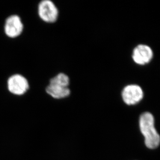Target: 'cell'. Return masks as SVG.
<instances>
[{"label":"cell","instance_id":"6da1fadb","mask_svg":"<svg viewBox=\"0 0 160 160\" xmlns=\"http://www.w3.org/2000/svg\"><path fill=\"white\" fill-rule=\"evenodd\" d=\"M139 128L145 138V145L148 148L153 149L159 146L160 135L154 127V118L152 113L145 112L140 116Z\"/></svg>","mask_w":160,"mask_h":160},{"label":"cell","instance_id":"52a82bcc","mask_svg":"<svg viewBox=\"0 0 160 160\" xmlns=\"http://www.w3.org/2000/svg\"><path fill=\"white\" fill-rule=\"evenodd\" d=\"M46 93L54 100H61L67 98L71 93L69 87L48 82L45 88Z\"/></svg>","mask_w":160,"mask_h":160},{"label":"cell","instance_id":"5b68a950","mask_svg":"<svg viewBox=\"0 0 160 160\" xmlns=\"http://www.w3.org/2000/svg\"><path fill=\"white\" fill-rule=\"evenodd\" d=\"M24 26L21 18L17 15L9 16L5 20L4 32L7 37L16 38L22 33Z\"/></svg>","mask_w":160,"mask_h":160},{"label":"cell","instance_id":"277c9868","mask_svg":"<svg viewBox=\"0 0 160 160\" xmlns=\"http://www.w3.org/2000/svg\"><path fill=\"white\" fill-rule=\"evenodd\" d=\"M7 88L8 92L12 95L22 96L29 90V82L23 76L20 74H14L8 78Z\"/></svg>","mask_w":160,"mask_h":160},{"label":"cell","instance_id":"8992f818","mask_svg":"<svg viewBox=\"0 0 160 160\" xmlns=\"http://www.w3.org/2000/svg\"><path fill=\"white\" fill-rule=\"evenodd\" d=\"M152 49L146 44H139L135 47L132 53V58L135 63L145 66L151 62L153 58Z\"/></svg>","mask_w":160,"mask_h":160},{"label":"cell","instance_id":"3957f363","mask_svg":"<svg viewBox=\"0 0 160 160\" xmlns=\"http://www.w3.org/2000/svg\"><path fill=\"white\" fill-rule=\"evenodd\" d=\"M121 98L125 104L132 106L140 103L144 97L143 89L137 84L128 85L121 91Z\"/></svg>","mask_w":160,"mask_h":160},{"label":"cell","instance_id":"7a4b0ae2","mask_svg":"<svg viewBox=\"0 0 160 160\" xmlns=\"http://www.w3.org/2000/svg\"><path fill=\"white\" fill-rule=\"evenodd\" d=\"M38 15L45 23L53 24L59 18V9L52 0H41L38 3Z\"/></svg>","mask_w":160,"mask_h":160},{"label":"cell","instance_id":"ba28073f","mask_svg":"<svg viewBox=\"0 0 160 160\" xmlns=\"http://www.w3.org/2000/svg\"><path fill=\"white\" fill-rule=\"evenodd\" d=\"M49 83H54L65 87H69L70 79L68 75L63 72H59L54 75L49 80Z\"/></svg>","mask_w":160,"mask_h":160}]
</instances>
